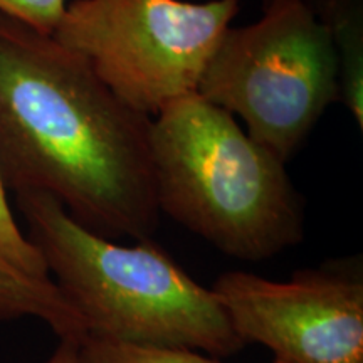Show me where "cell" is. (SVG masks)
I'll return each mask as SVG.
<instances>
[{
	"mask_svg": "<svg viewBox=\"0 0 363 363\" xmlns=\"http://www.w3.org/2000/svg\"><path fill=\"white\" fill-rule=\"evenodd\" d=\"M152 116L121 101L52 34L0 12V179L44 192L104 239L160 225Z\"/></svg>",
	"mask_w": 363,
	"mask_h": 363,
	"instance_id": "6da1fadb",
	"label": "cell"
},
{
	"mask_svg": "<svg viewBox=\"0 0 363 363\" xmlns=\"http://www.w3.org/2000/svg\"><path fill=\"white\" fill-rule=\"evenodd\" d=\"M49 276L89 335L155 350L233 357L246 347L212 293L152 239L116 244L78 224L44 192L16 194Z\"/></svg>",
	"mask_w": 363,
	"mask_h": 363,
	"instance_id": "7a4b0ae2",
	"label": "cell"
},
{
	"mask_svg": "<svg viewBox=\"0 0 363 363\" xmlns=\"http://www.w3.org/2000/svg\"><path fill=\"white\" fill-rule=\"evenodd\" d=\"M152 167L165 212L225 256L261 262L305 239V208L286 163L199 93L152 118Z\"/></svg>",
	"mask_w": 363,
	"mask_h": 363,
	"instance_id": "3957f363",
	"label": "cell"
},
{
	"mask_svg": "<svg viewBox=\"0 0 363 363\" xmlns=\"http://www.w3.org/2000/svg\"><path fill=\"white\" fill-rule=\"evenodd\" d=\"M197 93L239 116L249 136L283 163L338 101V67L323 21L306 0L225 30Z\"/></svg>",
	"mask_w": 363,
	"mask_h": 363,
	"instance_id": "277c9868",
	"label": "cell"
},
{
	"mask_svg": "<svg viewBox=\"0 0 363 363\" xmlns=\"http://www.w3.org/2000/svg\"><path fill=\"white\" fill-rule=\"evenodd\" d=\"M242 0H72L52 38L133 110L155 116L197 93Z\"/></svg>",
	"mask_w": 363,
	"mask_h": 363,
	"instance_id": "5b68a950",
	"label": "cell"
},
{
	"mask_svg": "<svg viewBox=\"0 0 363 363\" xmlns=\"http://www.w3.org/2000/svg\"><path fill=\"white\" fill-rule=\"evenodd\" d=\"M244 343H259L274 363H363L360 257L299 269L288 281L246 271L212 286Z\"/></svg>",
	"mask_w": 363,
	"mask_h": 363,
	"instance_id": "8992f818",
	"label": "cell"
},
{
	"mask_svg": "<svg viewBox=\"0 0 363 363\" xmlns=\"http://www.w3.org/2000/svg\"><path fill=\"white\" fill-rule=\"evenodd\" d=\"M26 316L43 320L59 338L81 340L88 333L83 316L52 279L26 274L0 252V321Z\"/></svg>",
	"mask_w": 363,
	"mask_h": 363,
	"instance_id": "52a82bcc",
	"label": "cell"
},
{
	"mask_svg": "<svg viewBox=\"0 0 363 363\" xmlns=\"http://www.w3.org/2000/svg\"><path fill=\"white\" fill-rule=\"evenodd\" d=\"M328 30L338 67V101L363 130V0H306Z\"/></svg>",
	"mask_w": 363,
	"mask_h": 363,
	"instance_id": "ba28073f",
	"label": "cell"
},
{
	"mask_svg": "<svg viewBox=\"0 0 363 363\" xmlns=\"http://www.w3.org/2000/svg\"><path fill=\"white\" fill-rule=\"evenodd\" d=\"M83 363H219L192 350H155L131 347L86 333L79 342Z\"/></svg>",
	"mask_w": 363,
	"mask_h": 363,
	"instance_id": "9c48e42d",
	"label": "cell"
},
{
	"mask_svg": "<svg viewBox=\"0 0 363 363\" xmlns=\"http://www.w3.org/2000/svg\"><path fill=\"white\" fill-rule=\"evenodd\" d=\"M0 252L26 274L39 279H51L39 249L22 234L13 219V212L7 201V190L0 179Z\"/></svg>",
	"mask_w": 363,
	"mask_h": 363,
	"instance_id": "30bf717a",
	"label": "cell"
},
{
	"mask_svg": "<svg viewBox=\"0 0 363 363\" xmlns=\"http://www.w3.org/2000/svg\"><path fill=\"white\" fill-rule=\"evenodd\" d=\"M66 4L67 0H0V12L33 26L40 33L52 34Z\"/></svg>",
	"mask_w": 363,
	"mask_h": 363,
	"instance_id": "8fae6325",
	"label": "cell"
},
{
	"mask_svg": "<svg viewBox=\"0 0 363 363\" xmlns=\"http://www.w3.org/2000/svg\"><path fill=\"white\" fill-rule=\"evenodd\" d=\"M81 340L61 338V343L45 363H83L79 352Z\"/></svg>",
	"mask_w": 363,
	"mask_h": 363,
	"instance_id": "7c38bea8",
	"label": "cell"
},
{
	"mask_svg": "<svg viewBox=\"0 0 363 363\" xmlns=\"http://www.w3.org/2000/svg\"><path fill=\"white\" fill-rule=\"evenodd\" d=\"M294 2V0H262V12L269 11V9H274L278 6H283V4Z\"/></svg>",
	"mask_w": 363,
	"mask_h": 363,
	"instance_id": "4fadbf2b",
	"label": "cell"
}]
</instances>
